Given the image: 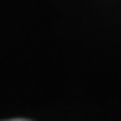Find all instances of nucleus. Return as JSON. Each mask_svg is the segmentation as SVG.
<instances>
[{
  "label": "nucleus",
  "instance_id": "1",
  "mask_svg": "<svg viewBox=\"0 0 121 121\" xmlns=\"http://www.w3.org/2000/svg\"><path fill=\"white\" fill-rule=\"evenodd\" d=\"M9 121H29V119H9Z\"/></svg>",
  "mask_w": 121,
  "mask_h": 121
}]
</instances>
